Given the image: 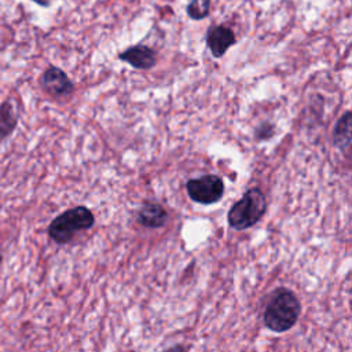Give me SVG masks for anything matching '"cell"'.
Wrapping results in <instances>:
<instances>
[{
    "label": "cell",
    "instance_id": "cell-3",
    "mask_svg": "<svg viewBox=\"0 0 352 352\" xmlns=\"http://www.w3.org/2000/svg\"><path fill=\"white\" fill-rule=\"evenodd\" d=\"M94 223V213L87 206L80 205L56 216L50 223L48 235L54 242L63 245L70 242L76 232L91 228Z\"/></svg>",
    "mask_w": 352,
    "mask_h": 352
},
{
    "label": "cell",
    "instance_id": "cell-14",
    "mask_svg": "<svg viewBox=\"0 0 352 352\" xmlns=\"http://www.w3.org/2000/svg\"><path fill=\"white\" fill-rule=\"evenodd\" d=\"M32 1H34V3H37L40 6H50L52 3V0H32Z\"/></svg>",
    "mask_w": 352,
    "mask_h": 352
},
{
    "label": "cell",
    "instance_id": "cell-4",
    "mask_svg": "<svg viewBox=\"0 0 352 352\" xmlns=\"http://www.w3.org/2000/svg\"><path fill=\"white\" fill-rule=\"evenodd\" d=\"M188 197L198 204L209 205L220 201L224 192V182L217 175H204L190 179L186 184Z\"/></svg>",
    "mask_w": 352,
    "mask_h": 352
},
{
    "label": "cell",
    "instance_id": "cell-11",
    "mask_svg": "<svg viewBox=\"0 0 352 352\" xmlns=\"http://www.w3.org/2000/svg\"><path fill=\"white\" fill-rule=\"evenodd\" d=\"M186 12L194 21L205 19L210 12V0H191Z\"/></svg>",
    "mask_w": 352,
    "mask_h": 352
},
{
    "label": "cell",
    "instance_id": "cell-13",
    "mask_svg": "<svg viewBox=\"0 0 352 352\" xmlns=\"http://www.w3.org/2000/svg\"><path fill=\"white\" fill-rule=\"evenodd\" d=\"M165 352H187V351H186V348L183 345H175V346L166 349Z\"/></svg>",
    "mask_w": 352,
    "mask_h": 352
},
{
    "label": "cell",
    "instance_id": "cell-2",
    "mask_svg": "<svg viewBox=\"0 0 352 352\" xmlns=\"http://www.w3.org/2000/svg\"><path fill=\"white\" fill-rule=\"evenodd\" d=\"M267 210V199L264 192L254 187L248 190L238 199L227 214V221L234 230H246L261 220Z\"/></svg>",
    "mask_w": 352,
    "mask_h": 352
},
{
    "label": "cell",
    "instance_id": "cell-5",
    "mask_svg": "<svg viewBox=\"0 0 352 352\" xmlns=\"http://www.w3.org/2000/svg\"><path fill=\"white\" fill-rule=\"evenodd\" d=\"M40 84L45 92L56 98L67 96L73 91V82L67 74L56 66H50L43 73Z\"/></svg>",
    "mask_w": 352,
    "mask_h": 352
},
{
    "label": "cell",
    "instance_id": "cell-7",
    "mask_svg": "<svg viewBox=\"0 0 352 352\" xmlns=\"http://www.w3.org/2000/svg\"><path fill=\"white\" fill-rule=\"evenodd\" d=\"M118 59L126 62L135 69L147 70L155 65V52L150 47L139 44L120 52Z\"/></svg>",
    "mask_w": 352,
    "mask_h": 352
},
{
    "label": "cell",
    "instance_id": "cell-12",
    "mask_svg": "<svg viewBox=\"0 0 352 352\" xmlns=\"http://www.w3.org/2000/svg\"><path fill=\"white\" fill-rule=\"evenodd\" d=\"M274 135V126L270 122H263L257 129H256V136L258 139H270Z\"/></svg>",
    "mask_w": 352,
    "mask_h": 352
},
{
    "label": "cell",
    "instance_id": "cell-9",
    "mask_svg": "<svg viewBox=\"0 0 352 352\" xmlns=\"http://www.w3.org/2000/svg\"><path fill=\"white\" fill-rule=\"evenodd\" d=\"M351 111H345L337 121L333 131V143L336 147L345 150L351 144Z\"/></svg>",
    "mask_w": 352,
    "mask_h": 352
},
{
    "label": "cell",
    "instance_id": "cell-10",
    "mask_svg": "<svg viewBox=\"0 0 352 352\" xmlns=\"http://www.w3.org/2000/svg\"><path fill=\"white\" fill-rule=\"evenodd\" d=\"M16 125V117L10 102H4L0 106V140L7 138Z\"/></svg>",
    "mask_w": 352,
    "mask_h": 352
},
{
    "label": "cell",
    "instance_id": "cell-8",
    "mask_svg": "<svg viewBox=\"0 0 352 352\" xmlns=\"http://www.w3.org/2000/svg\"><path fill=\"white\" fill-rule=\"evenodd\" d=\"M168 220V212L155 202H146L138 212V223L148 228H160Z\"/></svg>",
    "mask_w": 352,
    "mask_h": 352
},
{
    "label": "cell",
    "instance_id": "cell-6",
    "mask_svg": "<svg viewBox=\"0 0 352 352\" xmlns=\"http://www.w3.org/2000/svg\"><path fill=\"white\" fill-rule=\"evenodd\" d=\"M235 44L234 32L223 25L213 26L206 33V45L214 58H221Z\"/></svg>",
    "mask_w": 352,
    "mask_h": 352
},
{
    "label": "cell",
    "instance_id": "cell-15",
    "mask_svg": "<svg viewBox=\"0 0 352 352\" xmlns=\"http://www.w3.org/2000/svg\"><path fill=\"white\" fill-rule=\"evenodd\" d=\"M0 263H1V253H0Z\"/></svg>",
    "mask_w": 352,
    "mask_h": 352
},
{
    "label": "cell",
    "instance_id": "cell-1",
    "mask_svg": "<svg viewBox=\"0 0 352 352\" xmlns=\"http://www.w3.org/2000/svg\"><path fill=\"white\" fill-rule=\"evenodd\" d=\"M300 312L301 304L297 296L289 289L279 287L274 292L268 305L265 307L263 319L270 330L283 333L296 324Z\"/></svg>",
    "mask_w": 352,
    "mask_h": 352
}]
</instances>
